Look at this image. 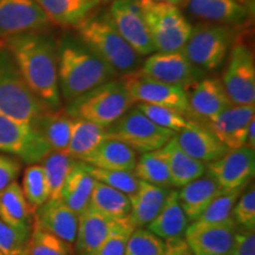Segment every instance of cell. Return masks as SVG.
<instances>
[{
    "mask_svg": "<svg viewBox=\"0 0 255 255\" xmlns=\"http://www.w3.org/2000/svg\"><path fill=\"white\" fill-rule=\"evenodd\" d=\"M31 91L52 110L60 108L57 44L43 31L17 34L4 40Z\"/></svg>",
    "mask_w": 255,
    "mask_h": 255,
    "instance_id": "cell-1",
    "label": "cell"
},
{
    "mask_svg": "<svg viewBox=\"0 0 255 255\" xmlns=\"http://www.w3.org/2000/svg\"><path fill=\"white\" fill-rule=\"evenodd\" d=\"M56 44L59 92L65 101L71 102L116 76L78 37L68 34Z\"/></svg>",
    "mask_w": 255,
    "mask_h": 255,
    "instance_id": "cell-2",
    "label": "cell"
},
{
    "mask_svg": "<svg viewBox=\"0 0 255 255\" xmlns=\"http://www.w3.org/2000/svg\"><path fill=\"white\" fill-rule=\"evenodd\" d=\"M78 38L97 55L115 75L123 77L139 69L141 56L119 33L108 12L92 13L76 26Z\"/></svg>",
    "mask_w": 255,
    "mask_h": 255,
    "instance_id": "cell-3",
    "label": "cell"
},
{
    "mask_svg": "<svg viewBox=\"0 0 255 255\" xmlns=\"http://www.w3.org/2000/svg\"><path fill=\"white\" fill-rule=\"evenodd\" d=\"M49 109L28 88L4 43L0 49V115L31 126Z\"/></svg>",
    "mask_w": 255,
    "mask_h": 255,
    "instance_id": "cell-4",
    "label": "cell"
},
{
    "mask_svg": "<svg viewBox=\"0 0 255 255\" xmlns=\"http://www.w3.org/2000/svg\"><path fill=\"white\" fill-rule=\"evenodd\" d=\"M133 103L122 79H111L69 102L66 113L104 129L120 120Z\"/></svg>",
    "mask_w": 255,
    "mask_h": 255,
    "instance_id": "cell-5",
    "label": "cell"
},
{
    "mask_svg": "<svg viewBox=\"0 0 255 255\" xmlns=\"http://www.w3.org/2000/svg\"><path fill=\"white\" fill-rule=\"evenodd\" d=\"M152 45L158 52L182 50L190 36L191 25L178 6L139 0Z\"/></svg>",
    "mask_w": 255,
    "mask_h": 255,
    "instance_id": "cell-6",
    "label": "cell"
},
{
    "mask_svg": "<svg viewBox=\"0 0 255 255\" xmlns=\"http://www.w3.org/2000/svg\"><path fill=\"white\" fill-rule=\"evenodd\" d=\"M235 38L233 26L202 21L193 26L183 52L194 65L203 71L219 69L231 51Z\"/></svg>",
    "mask_w": 255,
    "mask_h": 255,
    "instance_id": "cell-7",
    "label": "cell"
},
{
    "mask_svg": "<svg viewBox=\"0 0 255 255\" xmlns=\"http://www.w3.org/2000/svg\"><path fill=\"white\" fill-rule=\"evenodd\" d=\"M175 132L156 126L138 108L128 110L105 129L107 138L117 139L137 152H149L163 148Z\"/></svg>",
    "mask_w": 255,
    "mask_h": 255,
    "instance_id": "cell-8",
    "label": "cell"
},
{
    "mask_svg": "<svg viewBox=\"0 0 255 255\" xmlns=\"http://www.w3.org/2000/svg\"><path fill=\"white\" fill-rule=\"evenodd\" d=\"M222 84L233 105H254L255 63L253 51L242 41L231 47Z\"/></svg>",
    "mask_w": 255,
    "mask_h": 255,
    "instance_id": "cell-9",
    "label": "cell"
},
{
    "mask_svg": "<svg viewBox=\"0 0 255 255\" xmlns=\"http://www.w3.org/2000/svg\"><path fill=\"white\" fill-rule=\"evenodd\" d=\"M122 81L132 103L151 104L176 110L181 114L188 113V95L186 89L180 85L169 84L136 72L124 76Z\"/></svg>",
    "mask_w": 255,
    "mask_h": 255,
    "instance_id": "cell-10",
    "label": "cell"
},
{
    "mask_svg": "<svg viewBox=\"0 0 255 255\" xmlns=\"http://www.w3.org/2000/svg\"><path fill=\"white\" fill-rule=\"evenodd\" d=\"M138 71L157 81L188 88L196 85L205 76V71L188 59L183 50L158 52L149 55Z\"/></svg>",
    "mask_w": 255,
    "mask_h": 255,
    "instance_id": "cell-11",
    "label": "cell"
},
{
    "mask_svg": "<svg viewBox=\"0 0 255 255\" xmlns=\"http://www.w3.org/2000/svg\"><path fill=\"white\" fill-rule=\"evenodd\" d=\"M0 151L34 164L43 161L51 149L30 124L0 115Z\"/></svg>",
    "mask_w": 255,
    "mask_h": 255,
    "instance_id": "cell-12",
    "label": "cell"
},
{
    "mask_svg": "<svg viewBox=\"0 0 255 255\" xmlns=\"http://www.w3.org/2000/svg\"><path fill=\"white\" fill-rule=\"evenodd\" d=\"M108 13L123 39L139 56H149L155 52L139 0H115Z\"/></svg>",
    "mask_w": 255,
    "mask_h": 255,
    "instance_id": "cell-13",
    "label": "cell"
},
{
    "mask_svg": "<svg viewBox=\"0 0 255 255\" xmlns=\"http://www.w3.org/2000/svg\"><path fill=\"white\" fill-rule=\"evenodd\" d=\"M207 174L218 182L223 191L246 188L255 173V151L250 146L228 149L226 154L207 164Z\"/></svg>",
    "mask_w": 255,
    "mask_h": 255,
    "instance_id": "cell-14",
    "label": "cell"
},
{
    "mask_svg": "<svg viewBox=\"0 0 255 255\" xmlns=\"http://www.w3.org/2000/svg\"><path fill=\"white\" fill-rule=\"evenodd\" d=\"M50 25L36 0H0V39L43 31Z\"/></svg>",
    "mask_w": 255,
    "mask_h": 255,
    "instance_id": "cell-15",
    "label": "cell"
},
{
    "mask_svg": "<svg viewBox=\"0 0 255 255\" xmlns=\"http://www.w3.org/2000/svg\"><path fill=\"white\" fill-rule=\"evenodd\" d=\"M237 229L234 220L218 225L191 222L184 239L194 255H231Z\"/></svg>",
    "mask_w": 255,
    "mask_h": 255,
    "instance_id": "cell-16",
    "label": "cell"
},
{
    "mask_svg": "<svg viewBox=\"0 0 255 255\" xmlns=\"http://www.w3.org/2000/svg\"><path fill=\"white\" fill-rule=\"evenodd\" d=\"M255 117V105H232L206 121V128L228 149L246 145L247 130Z\"/></svg>",
    "mask_w": 255,
    "mask_h": 255,
    "instance_id": "cell-17",
    "label": "cell"
},
{
    "mask_svg": "<svg viewBox=\"0 0 255 255\" xmlns=\"http://www.w3.org/2000/svg\"><path fill=\"white\" fill-rule=\"evenodd\" d=\"M173 139L184 152L206 164L219 159L228 150L210 130L195 122H191L187 129L175 132Z\"/></svg>",
    "mask_w": 255,
    "mask_h": 255,
    "instance_id": "cell-18",
    "label": "cell"
},
{
    "mask_svg": "<svg viewBox=\"0 0 255 255\" xmlns=\"http://www.w3.org/2000/svg\"><path fill=\"white\" fill-rule=\"evenodd\" d=\"M232 105L222 81L215 77L201 79L188 96V113L205 122Z\"/></svg>",
    "mask_w": 255,
    "mask_h": 255,
    "instance_id": "cell-19",
    "label": "cell"
},
{
    "mask_svg": "<svg viewBox=\"0 0 255 255\" xmlns=\"http://www.w3.org/2000/svg\"><path fill=\"white\" fill-rule=\"evenodd\" d=\"M183 5L197 19L233 27L244 24L251 15L250 8L234 0H186Z\"/></svg>",
    "mask_w": 255,
    "mask_h": 255,
    "instance_id": "cell-20",
    "label": "cell"
},
{
    "mask_svg": "<svg viewBox=\"0 0 255 255\" xmlns=\"http://www.w3.org/2000/svg\"><path fill=\"white\" fill-rule=\"evenodd\" d=\"M34 222L62 240L75 244L78 228V215L62 201L47 200L34 212Z\"/></svg>",
    "mask_w": 255,
    "mask_h": 255,
    "instance_id": "cell-21",
    "label": "cell"
},
{
    "mask_svg": "<svg viewBox=\"0 0 255 255\" xmlns=\"http://www.w3.org/2000/svg\"><path fill=\"white\" fill-rule=\"evenodd\" d=\"M0 220L24 234H31L34 210L28 205L17 181L0 191Z\"/></svg>",
    "mask_w": 255,
    "mask_h": 255,
    "instance_id": "cell-22",
    "label": "cell"
},
{
    "mask_svg": "<svg viewBox=\"0 0 255 255\" xmlns=\"http://www.w3.org/2000/svg\"><path fill=\"white\" fill-rule=\"evenodd\" d=\"M119 220H114L88 208L78 216L77 235L75 240L76 255H88L94 252L110 234Z\"/></svg>",
    "mask_w": 255,
    "mask_h": 255,
    "instance_id": "cell-23",
    "label": "cell"
},
{
    "mask_svg": "<svg viewBox=\"0 0 255 255\" xmlns=\"http://www.w3.org/2000/svg\"><path fill=\"white\" fill-rule=\"evenodd\" d=\"M51 151L65 152L71 138L73 119L65 110H46L31 124Z\"/></svg>",
    "mask_w": 255,
    "mask_h": 255,
    "instance_id": "cell-24",
    "label": "cell"
},
{
    "mask_svg": "<svg viewBox=\"0 0 255 255\" xmlns=\"http://www.w3.org/2000/svg\"><path fill=\"white\" fill-rule=\"evenodd\" d=\"M91 167L107 170H129L135 169L136 151L117 139L105 138L91 152L79 159Z\"/></svg>",
    "mask_w": 255,
    "mask_h": 255,
    "instance_id": "cell-25",
    "label": "cell"
},
{
    "mask_svg": "<svg viewBox=\"0 0 255 255\" xmlns=\"http://www.w3.org/2000/svg\"><path fill=\"white\" fill-rule=\"evenodd\" d=\"M223 190L210 175L205 174L177 191L178 200L189 223L194 222Z\"/></svg>",
    "mask_w": 255,
    "mask_h": 255,
    "instance_id": "cell-26",
    "label": "cell"
},
{
    "mask_svg": "<svg viewBox=\"0 0 255 255\" xmlns=\"http://www.w3.org/2000/svg\"><path fill=\"white\" fill-rule=\"evenodd\" d=\"M188 226L189 221L178 200L177 190H170L157 215L148 225V231L164 241L183 237Z\"/></svg>",
    "mask_w": 255,
    "mask_h": 255,
    "instance_id": "cell-27",
    "label": "cell"
},
{
    "mask_svg": "<svg viewBox=\"0 0 255 255\" xmlns=\"http://www.w3.org/2000/svg\"><path fill=\"white\" fill-rule=\"evenodd\" d=\"M50 23L76 27L101 5V0H36Z\"/></svg>",
    "mask_w": 255,
    "mask_h": 255,
    "instance_id": "cell-28",
    "label": "cell"
},
{
    "mask_svg": "<svg viewBox=\"0 0 255 255\" xmlns=\"http://www.w3.org/2000/svg\"><path fill=\"white\" fill-rule=\"evenodd\" d=\"M169 191L168 188L139 181L136 193L129 197L131 203L129 219L136 228L145 227L155 219Z\"/></svg>",
    "mask_w": 255,
    "mask_h": 255,
    "instance_id": "cell-29",
    "label": "cell"
},
{
    "mask_svg": "<svg viewBox=\"0 0 255 255\" xmlns=\"http://www.w3.org/2000/svg\"><path fill=\"white\" fill-rule=\"evenodd\" d=\"M95 182L85 163L77 159L64 184L62 202L79 216L89 208Z\"/></svg>",
    "mask_w": 255,
    "mask_h": 255,
    "instance_id": "cell-30",
    "label": "cell"
},
{
    "mask_svg": "<svg viewBox=\"0 0 255 255\" xmlns=\"http://www.w3.org/2000/svg\"><path fill=\"white\" fill-rule=\"evenodd\" d=\"M163 149L167 154L171 188H182L206 174L207 164L184 152L173 138Z\"/></svg>",
    "mask_w": 255,
    "mask_h": 255,
    "instance_id": "cell-31",
    "label": "cell"
},
{
    "mask_svg": "<svg viewBox=\"0 0 255 255\" xmlns=\"http://www.w3.org/2000/svg\"><path fill=\"white\" fill-rule=\"evenodd\" d=\"M89 208L108 218L121 220L129 218L131 203L126 194L96 181Z\"/></svg>",
    "mask_w": 255,
    "mask_h": 255,
    "instance_id": "cell-32",
    "label": "cell"
},
{
    "mask_svg": "<svg viewBox=\"0 0 255 255\" xmlns=\"http://www.w3.org/2000/svg\"><path fill=\"white\" fill-rule=\"evenodd\" d=\"M107 138L105 129L89 121L73 119L71 138L66 154L75 159H81Z\"/></svg>",
    "mask_w": 255,
    "mask_h": 255,
    "instance_id": "cell-33",
    "label": "cell"
},
{
    "mask_svg": "<svg viewBox=\"0 0 255 255\" xmlns=\"http://www.w3.org/2000/svg\"><path fill=\"white\" fill-rule=\"evenodd\" d=\"M76 161L77 159L65 152L58 151H50L43 158L41 167L44 169L47 186H49L50 201H62L64 184H65L66 178H68Z\"/></svg>",
    "mask_w": 255,
    "mask_h": 255,
    "instance_id": "cell-34",
    "label": "cell"
},
{
    "mask_svg": "<svg viewBox=\"0 0 255 255\" xmlns=\"http://www.w3.org/2000/svg\"><path fill=\"white\" fill-rule=\"evenodd\" d=\"M133 173L139 181L168 189L171 188L167 154L163 148L142 154L137 159Z\"/></svg>",
    "mask_w": 255,
    "mask_h": 255,
    "instance_id": "cell-35",
    "label": "cell"
},
{
    "mask_svg": "<svg viewBox=\"0 0 255 255\" xmlns=\"http://www.w3.org/2000/svg\"><path fill=\"white\" fill-rule=\"evenodd\" d=\"M26 255H76L72 244L62 240L33 221Z\"/></svg>",
    "mask_w": 255,
    "mask_h": 255,
    "instance_id": "cell-36",
    "label": "cell"
},
{
    "mask_svg": "<svg viewBox=\"0 0 255 255\" xmlns=\"http://www.w3.org/2000/svg\"><path fill=\"white\" fill-rule=\"evenodd\" d=\"M21 189L25 199L34 212L49 200V186L41 164L28 165L24 173Z\"/></svg>",
    "mask_w": 255,
    "mask_h": 255,
    "instance_id": "cell-37",
    "label": "cell"
},
{
    "mask_svg": "<svg viewBox=\"0 0 255 255\" xmlns=\"http://www.w3.org/2000/svg\"><path fill=\"white\" fill-rule=\"evenodd\" d=\"M246 188H240L232 191H223L205 209L194 222L218 225L233 221V209L240 195Z\"/></svg>",
    "mask_w": 255,
    "mask_h": 255,
    "instance_id": "cell-38",
    "label": "cell"
},
{
    "mask_svg": "<svg viewBox=\"0 0 255 255\" xmlns=\"http://www.w3.org/2000/svg\"><path fill=\"white\" fill-rule=\"evenodd\" d=\"M84 163V162H83ZM88 171L92 175L98 182L107 184L114 189L126 194L128 196H132L138 188L139 180L137 178L133 171L129 170H107V169H100L91 167L85 163Z\"/></svg>",
    "mask_w": 255,
    "mask_h": 255,
    "instance_id": "cell-39",
    "label": "cell"
},
{
    "mask_svg": "<svg viewBox=\"0 0 255 255\" xmlns=\"http://www.w3.org/2000/svg\"><path fill=\"white\" fill-rule=\"evenodd\" d=\"M135 229L136 227L129 218L119 220L105 240L88 255H124L128 240Z\"/></svg>",
    "mask_w": 255,
    "mask_h": 255,
    "instance_id": "cell-40",
    "label": "cell"
},
{
    "mask_svg": "<svg viewBox=\"0 0 255 255\" xmlns=\"http://www.w3.org/2000/svg\"><path fill=\"white\" fill-rule=\"evenodd\" d=\"M137 108L156 126L170 130L173 132H178L181 130L187 129L193 122V121H188L183 116V114L165 107L151 104H137Z\"/></svg>",
    "mask_w": 255,
    "mask_h": 255,
    "instance_id": "cell-41",
    "label": "cell"
},
{
    "mask_svg": "<svg viewBox=\"0 0 255 255\" xmlns=\"http://www.w3.org/2000/svg\"><path fill=\"white\" fill-rule=\"evenodd\" d=\"M124 255H164V241L148 229L136 228L128 240Z\"/></svg>",
    "mask_w": 255,
    "mask_h": 255,
    "instance_id": "cell-42",
    "label": "cell"
},
{
    "mask_svg": "<svg viewBox=\"0 0 255 255\" xmlns=\"http://www.w3.org/2000/svg\"><path fill=\"white\" fill-rule=\"evenodd\" d=\"M246 189L235 203L233 219L239 228L255 231V188L253 184L251 187L248 184Z\"/></svg>",
    "mask_w": 255,
    "mask_h": 255,
    "instance_id": "cell-43",
    "label": "cell"
},
{
    "mask_svg": "<svg viewBox=\"0 0 255 255\" xmlns=\"http://www.w3.org/2000/svg\"><path fill=\"white\" fill-rule=\"evenodd\" d=\"M30 235L17 231L0 220V252L4 255H26Z\"/></svg>",
    "mask_w": 255,
    "mask_h": 255,
    "instance_id": "cell-44",
    "label": "cell"
},
{
    "mask_svg": "<svg viewBox=\"0 0 255 255\" xmlns=\"http://www.w3.org/2000/svg\"><path fill=\"white\" fill-rule=\"evenodd\" d=\"M21 164L17 157L0 152V191L15 181L20 173Z\"/></svg>",
    "mask_w": 255,
    "mask_h": 255,
    "instance_id": "cell-45",
    "label": "cell"
},
{
    "mask_svg": "<svg viewBox=\"0 0 255 255\" xmlns=\"http://www.w3.org/2000/svg\"><path fill=\"white\" fill-rule=\"evenodd\" d=\"M231 255H255L254 231H247L238 227L234 235Z\"/></svg>",
    "mask_w": 255,
    "mask_h": 255,
    "instance_id": "cell-46",
    "label": "cell"
},
{
    "mask_svg": "<svg viewBox=\"0 0 255 255\" xmlns=\"http://www.w3.org/2000/svg\"><path fill=\"white\" fill-rule=\"evenodd\" d=\"M164 255H194L183 237L164 240Z\"/></svg>",
    "mask_w": 255,
    "mask_h": 255,
    "instance_id": "cell-47",
    "label": "cell"
},
{
    "mask_svg": "<svg viewBox=\"0 0 255 255\" xmlns=\"http://www.w3.org/2000/svg\"><path fill=\"white\" fill-rule=\"evenodd\" d=\"M246 146L254 149L255 148V120H253L248 127L247 137H246Z\"/></svg>",
    "mask_w": 255,
    "mask_h": 255,
    "instance_id": "cell-48",
    "label": "cell"
},
{
    "mask_svg": "<svg viewBox=\"0 0 255 255\" xmlns=\"http://www.w3.org/2000/svg\"><path fill=\"white\" fill-rule=\"evenodd\" d=\"M234 1L239 2V4L246 6L247 8H250L252 12H253V8H254V1L255 0H234Z\"/></svg>",
    "mask_w": 255,
    "mask_h": 255,
    "instance_id": "cell-49",
    "label": "cell"
},
{
    "mask_svg": "<svg viewBox=\"0 0 255 255\" xmlns=\"http://www.w3.org/2000/svg\"><path fill=\"white\" fill-rule=\"evenodd\" d=\"M152 1L167 2V4H171V5H175V6H180V5H183V2L186 1V0H152Z\"/></svg>",
    "mask_w": 255,
    "mask_h": 255,
    "instance_id": "cell-50",
    "label": "cell"
},
{
    "mask_svg": "<svg viewBox=\"0 0 255 255\" xmlns=\"http://www.w3.org/2000/svg\"><path fill=\"white\" fill-rule=\"evenodd\" d=\"M2 46H4V40H1V39H0V49H1Z\"/></svg>",
    "mask_w": 255,
    "mask_h": 255,
    "instance_id": "cell-51",
    "label": "cell"
},
{
    "mask_svg": "<svg viewBox=\"0 0 255 255\" xmlns=\"http://www.w3.org/2000/svg\"><path fill=\"white\" fill-rule=\"evenodd\" d=\"M101 1H104V2H109V1H115V0H101Z\"/></svg>",
    "mask_w": 255,
    "mask_h": 255,
    "instance_id": "cell-52",
    "label": "cell"
},
{
    "mask_svg": "<svg viewBox=\"0 0 255 255\" xmlns=\"http://www.w3.org/2000/svg\"><path fill=\"white\" fill-rule=\"evenodd\" d=\"M0 255H4V254H2V253H1V252H0Z\"/></svg>",
    "mask_w": 255,
    "mask_h": 255,
    "instance_id": "cell-53",
    "label": "cell"
}]
</instances>
